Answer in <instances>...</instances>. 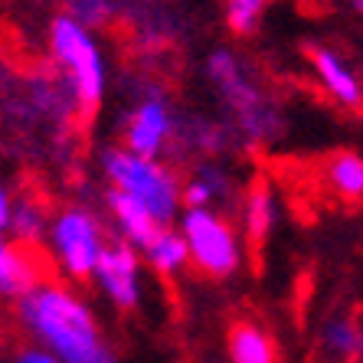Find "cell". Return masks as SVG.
<instances>
[{
  "label": "cell",
  "mask_w": 363,
  "mask_h": 363,
  "mask_svg": "<svg viewBox=\"0 0 363 363\" xmlns=\"http://www.w3.org/2000/svg\"><path fill=\"white\" fill-rule=\"evenodd\" d=\"M20 328L33 347L46 350L60 363H118L105 344L92 304L62 279H43L17 298Z\"/></svg>",
  "instance_id": "6da1fadb"
},
{
  "label": "cell",
  "mask_w": 363,
  "mask_h": 363,
  "mask_svg": "<svg viewBox=\"0 0 363 363\" xmlns=\"http://www.w3.org/2000/svg\"><path fill=\"white\" fill-rule=\"evenodd\" d=\"M203 72L223 101L229 135H236L245 147L272 144L285 131L279 101L272 99L269 89L249 72V66L233 50H213L206 56Z\"/></svg>",
  "instance_id": "7a4b0ae2"
},
{
  "label": "cell",
  "mask_w": 363,
  "mask_h": 363,
  "mask_svg": "<svg viewBox=\"0 0 363 363\" xmlns=\"http://www.w3.org/2000/svg\"><path fill=\"white\" fill-rule=\"evenodd\" d=\"M50 56L56 72L66 82L79 115H95L108 92V62L101 43L89 26L76 23L69 13L52 17L50 23Z\"/></svg>",
  "instance_id": "3957f363"
},
{
  "label": "cell",
  "mask_w": 363,
  "mask_h": 363,
  "mask_svg": "<svg viewBox=\"0 0 363 363\" xmlns=\"http://www.w3.org/2000/svg\"><path fill=\"white\" fill-rule=\"evenodd\" d=\"M101 174L108 180V190H118L135 203H141L164 226H170L184 210L180 206L184 177L170 161L141 157V154L125 151L121 144H111L101 151Z\"/></svg>",
  "instance_id": "277c9868"
},
{
  "label": "cell",
  "mask_w": 363,
  "mask_h": 363,
  "mask_svg": "<svg viewBox=\"0 0 363 363\" xmlns=\"http://www.w3.org/2000/svg\"><path fill=\"white\" fill-rule=\"evenodd\" d=\"M108 233L101 216L85 203H66L50 216L46 229V255L62 281H92L101 249L108 245Z\"/></svg>",
  "instance_id": "5b68a950"
},
{
  "label": "cell",
  "mask_w": 363,
  "mask_h": 363,
  "mask_svg": "<svg viewBox=\"0 0 363 363\" xmlns=\"http://www.w3.org/2000/svg\"><path fill=\"white\" fill-rule=\"evenodd\" d=\"M177 229L186 242L190 269L203 279L226 281L242 269L245 242L242 233L220 210H180Z\"/></svg>",
  "instance_id": "8992f818"
},
{
  "label": "cell",
  "mask_w": 363,
  "mask_h": 363,
  "mask_svg": "<svg viewBox=\"0 0 363 363\" xmlns=\"http://www.w3.org/2000/svg\"><path fill=\"white\" fill-rule=\"evenodd\" d=\"M177 108L157 82H141L121 115V147L141 157L167 161L177 138Z\"/></svg>",
  "instance_id": "52a82bcc"
},
{
  "label": "cell",
  "mask_w": 363,
  "mask_h": 363,
  "mask_svg": "<svg viewBox=\"0 0 363 363\" xmlns=\"http://www.w3.org/2000/svg\"><path fill=\"white\" fill-rule=\"evenodd\" d=\"M92 281L99 288L105 301L118 311H138L144 301V262L135 245L121 242V239H108V245L101 249L99 265L92 272Z\"/></svg>",
  "instance_id": "ba28073f"
},
{
  "label": "cell",
  "mask_w": 363,
  "mask_h": 363,
  "mask_svg": "<svg viewBox=\"0 0 363 363\" xmlns=\"http://www.w3.org/2000/svg\"><path fill=\"white\" fill-rule=\"evenodd\" d=\"M239 196L236 177L220 161H200L184 177L180 186V206L184 210H226Z\"/></svg>",
  "instance_id": "9c48e42d"
},
{
  "label": "cell",
  "mask_w": 363,
  "mask_h": 363,
  "mask_svg": "<svg viewBox=\"0 0 363 363\" xmlns=\"http://www.w3.org/2000/svg\"><path fill=\"white\" fill-rule=\"evenodd\" d=\"M308 62L324 92L337 101L340 108H360L363 105V79L340 52L328 50V46H311L308 50Z\"/></svg>",
  "instance_id": "30bf717a"
},
{
  "label": "cell",
  "mask_w": 363,
  "mask_h": 363,
  "mask_svg": "<svg viewBox=\"0 0 363 363\" xmlns=\"http://www.w3.org/2000/svg\"><path fill=\"white\" fill-rule=\"evenodd\" d=\"M239 223H242V242L262 245L279 223V196L265 177H255L239 196Z\"/></svg>",
  "instance_id": "8fae6325"
},
{
  "label": "cell",
  "mask_w": 363,
  "mask_h": 363,
  "mask_svg": "<svg viewBox=\"0 0 363 363\" xmlns=\"http://www.w3.org/2000/svg\"><path fill=\"white\" fill-rule=\"evenodd\" d=\"M43 279H46V265L30 249L0 236V295L20 298L33 285H40Z\"/></svg>",
  "instance_id": "7c38bea8"
},
{
  "label": "cell",
  "mask_w": 363,
  "mask_h": 363,
  "mask_svg": "<svg viewBox=\"0 0 363 363\" xmlns=\"http://www.w3.org/2000/svg\"><path fill=\"white\" fill-rule=\"evenodd\" d=\"M105 206H108V220L111 229H115V239L135 245V249H144L147 239L164 226L144 210L141 203H135L131 196L118 194V190H105Z\"/></svg>",
  "instance_id": "4fadbf2b"
},
{
  "label": "cell",
  "mask_w": 363,
  "mask_h": 363,
  "mask_svg": "<svg viewBox=\"0 0 363 363\" xmlns=\"http://www.w3.org/2000/svg\"><path fill=\"white\" fill-rule=\"evenodd\" d=\"M229 128L220 125L213 118H203V115H180L177 121V138H174V151L196 154V157H206L213 161L216 154H223L229 147ZM170 151V154H174Z\"/></svg>",
  "instance_id": "5bb4252c"
},
{
  "label": "cell",
  "mask_w": 363,
  "mask_h": 363,
  "mask_svg": "<svg viewBox=\"0 0 363 363\" xmlns=\"http://www.w3.org/2000/svg\"><path fill=\"white\" fill-rule=\"evenodd\" d=\"M141 252V262L154 272V275H161V279H174L180 272L190 269V255H186V242L180 236V229L170 223V226H161L147 239Z\"/></svg>",
  "instance_id": "9a60e30c"
},
{
  "label": "cell",
  "mask_w": 363,
  "mask_h": 363,
  "mask_svg": "<svg viewBox=\"0 0 363 363\" xmlns=\"http://www.w3.org/2000/svg\"><path fill=\"white\" fill-rule=\"evenodd\" d=\"M229 363H279L272 334L255 321H236L226 337Z\"/></svg>",
  "instance_id": "2e32d148"
},
{
  "label": "cell",
  "mask_w": 363,
  "mask_h": 363,
  "mask_svg": "<svg viewBox=\"0 0 363 363\" xmlns=\"http://www.w3.org/2000/svg\"><path fill=\"white\" fill-rule=\"evenodd\" d=\"M50 216L52 213L36 196H13L7 239L23 245V249H40L43 239H46V229H50Z\"/></svg>",
  "instance_id": "e0dca14e"
},
{
  "label": "cell",
  "mask_w": 363,
  "mask_h": 363,
  "mask_svg": "<svg viewBox=\"0 0 363 363\" xmlns=\"http://www.w3.org/2000/svg\"><path fill=\"white\" fill-rule=\"evenodd\" d=\"M324 186L344 203L363 200V154L334 151L324 161Z\"/></svg>",
  "instance_id": "ac0fdd59"
},
{
  "label": "cell",
  "mask_w": 363,
  "mask_h": 363,
  "mask_svg": "<svg viewBox=\"0 0 363 363\" xmlns=\"http://www.w3.org/2000/svg\"><path fill=\"white\" fill-rule=\"evenodd\" d=\"M321 357L328 363H350L357 357V321L350 318H328L321 328Z\"/></svg>",
  "instance_id": "d6986e66"
},
{
  "label": "cell",
  "mask_w": 363,
  "mask_h": 363,
  "mask_svg": "<svg viewBox=\"0 0 363 363\" xmlns=\"http://www.w3.org/2000/svg\"><path fill=\"white\" fill-rule=\"evenodd\" d=\"M272 0H226V26L236 36H249L259 30Z\"/></svg>",
  "instance_id": "ffe728a7"
},
{
  "label": "cell",
  "mask_w": 363,
  "mask_h": 363,
  "mask_svg": "<svg viewBox=\"0 0 363 363\" xmlns=\"http://www.w3.org/2000/svg\"><path fill=\"white\" fill-rule=\"evenodd\" d=\"M13 363H60V360H56V357H50L46 350H40V347L26 344V347H20V350H17Z\"/></svg>",
  "instance_id": "44dd1931"
},
{
  "label": "cell",
  "mask_w": 363,
  "mask_h": 363,
  "mask_svg": "<svg viewBox=\"0 0 363 363\" xmlns=\"http://www.w3.org/2000/svg\"><path fill=\"white\" fill-rule=\"evenodd\" d=\"M10 210H13V194L7 190V184L0 180V236H7L10 226Z\"/></svg>",
  "instance_id": "7402d4cb"
},
{
  "label": "cell",
  "mask_w": 363,
  "mask_h": 363,
  "mask_svg": "<svg viewBox=\"0 0 363 363\" xmlns=\"http://www.w3.org/2000/svg\"><path fill=\"white\" fill-rule=\"evenodd\" d=\"M357 357L363 360V324H357Z\"/></svg>",
  "instance_id": "603a6c76"
},
{
  "label": "cell",
  "mask_w": 363,
  "mask_h": 363,
  "mask_svg": "<svg viewBox=\"0 0 363 363\" xmlns=\"http://www.w3.org/2000/svg\"><path fill=\"white\" fill-rule=\"evenodd\" d=\"M354 7H357V10H360V13H363V0H354Z\"/></svg>",
  "instance_id": "cb8c5ba5"
},
{
  "label": "cell",
  "mask_w": 363,
  "mask_h": 363,
  "mask_svg": "<svg viewBox=\"0 0 363 363\" xmlns=\"http://www.w3.org/2000/svg\"><path fill=\"white\" fill-rule=\"evenodd\" d=\"M357 72H360V79H363V62H360V69H357Z\"/></svg>",
  "instance_id": "d4e9b609"
},
{
  "label": "cell",
  "mask_w": 363,
  "mask_h": 363,
  "mask_svg": "<svg viewBox=\"0 0 363 363\" xmlns=\"http://www.w3.org/2000/svg\"><path fill=\"white\" fill-rule=\"evenodd\" d=\"M360 111H363V105H360Z\"/></svg>",
  "instance_id": "484cf974"
}]
</instances>
